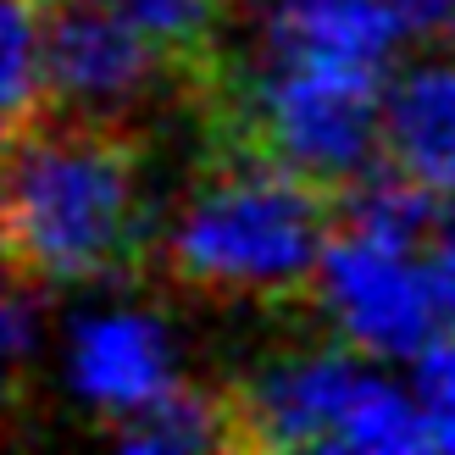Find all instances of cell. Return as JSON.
I'll use <instances>...</instances> for the list:
<instances>
[{"mask_svg":"<svg viewBox=\"0 0 455 455\" xmlns=\"http://www.w3.org/2000/svg\"><path fill=\"white\" fill-rule=\"evenodd\" d=\"M395 6H400V22H405V39L455 51V0H395Z\"/></svg>","mask_w":455,"mask_h":455,"instance_id":"obj_15","label":"cell"},{"mask_svg":"<svg viewBox=\"0 0 455 455\" xmlns=\"http://www.w3.org/2000/svg\"><path fill=\"white\" fill-rule=\"evenodd\" d=\"M367 372L372 355L339 339L261 361L250 378L228 383L239 450H339V427Z\"/></svg>","mask_w":455,"mask_h":455,"instance_id":"obj_6","label":"cell"},{"mask_svg":"<svg viewBox=\"0 0 455 455\" xmlns=\"http://www.w3.org/2000/svg\"><path fill=\"white\" fill-rule=\"evenodd\" d=\"M67 383L95 411V422L111 427L178 383L172 378V339L150 311H133V306L128 311H95L73 328Z\"/></svg>","mask_w":455,"mask_h":455,"instance_id":"obj_7","label":"cell"},{"mask_svg":"<svg viewBox=\"0 0 455 455\" xmlns=\"http://www.w3.org/2000/svg\"><path fill=\"white\" fill-rule=\"evenodd\" d=\"M44 73L51 117H123L133 123L156 84H172L162 51L123 17L117 0H51L44 6Z\"/></svg>","mask_w":455,"mask_h":455,"instance_id":"obj_5","label":"cell"},{"mask_svg":"<svg viewBox=\"0 0 455 455\" xmlns=\"http://www.w3.org/2000/svg\"><path fill=\"white\" fill-rule=\"evenodd\" d=\"M100 434L128 450V455H195V450H239L234 427V400L228 389H200V383L178 378L150 405L128 411L123 422L100 427Z\"/></svg>","mask_w":455,"mask_h":455,"instance_id":"obj_11","label":"cell"},{"mask_svg":"<svg viewBox=\"0 0 455 455\" xmlns=\"http://www.w3.org/2000/svg\"><path fill=\"white\" fill-rule=\"evenodd\" d=\"M411 389L422 395L427 422H434V450H455V323L417 355Z\"/></svg>","mask_w":455,"mask_h":455,"instance_id":"obj_14","label":"cell"},{"mask_svg":"<svg viewBox=\"0 0 455 455\" xmlns=\"http://www.w3.org/2000/svg\"><path fill=\"white\" fill-rule=\"evenodd\" d=\"M333 239V189L261 156L206 150L150 261L178 294L212 306L300 311Z\"/></svg>","mask_w":455,"mask_h":455,"instance_id":"obj_2","label":"cell"},{"mask_svg":"<svg viewBox=\"0 0 455 455\" xmlns=\"http://www.w3.org/2000/svg\"><path fill=\"white\" fill-rule=\"evenodd\" d=\"M145 140L123 117H44L6 140V272L44 289L106 283L150 261L140 200Z\"/></svg>","mask_w":455,"mask_h":455,"instance_id":"obj_1","label":"cell"},{"mask_svg":"<svg viewBox=\"0 0 455 455\" xmlns=\"http://www.w3.org/2000/svg\"><path fill=\"white\" fill-rule=\"evenodd\" d=\"M117 6L162 51L172 89L189 106L228 73V51H222L228 0H117Z\"/></svg>","mask_w":455,"mask_h":455,"instance_id":"obj_12","label":"cell"},{"mask_svg":"<svg viewBox=\"0 0 455 455\" xmlns=\"http://www.w3.org/2000/svg\"><path fill=\"white\" fill-rule=\"evenodd\" d=\"M427 272H434V289H439L444 323H455V200L444 206V222H439L434 244H427Z\"/></svg>","mask_w":455,"mask_h":455,"instance_id":"obj_16","label":"cell"},{"mask_svg":"<svg viewBox=\"0 0 455 455\" xmlns=\"http://www.w3.org/2000/svg\"><path fill=\"white\" fill-rule=\"evenodd\" d=\"M444 206L450 195L427 189L422 178L395 167L389 156H378L367 172H355L345 189H333V234H361V239L427 256V244L444 222Z\"/></svg>","mask_w":455,"mask_h":455,"instance_id":"obj_10","label":"cell"},{"mask_svg":"<svg viewBox=\"0 0 455 455\" xmlns=\"http://www.w3.org/2000/svg\"><path fill=\"white\" fill-rule=\"evenodd\" d=\"M383 156L455 200V51L383 89Z\"/></svg>","mask_w":455,"mask_h":455,"instance_id":"obj_9","label":"cell"},{"mask_svg":"<svg viewBox=\"0 0 455 455\" xmlns=\"http://www.w3.org/2000/svg\"><path fill=\"white\" fill-rule=\"evenodd\" d=\"M339 345L372 361H417L439 339L444 306L427 256L361 234H333L311 278L306 306Z\"/></svg>","mask_w":455,"mask_h":455,"instance_id":"obj_4","label":"cell"},{"mask_svg":"<svg viewBox=\"0 0 455 455\" xmlns=\"http://www.w3.org/2000/svg\"><path fill=\"white\" fill-rule=\"evenodd\" d=\"M44 6L51 0H6V128L0 140H22L51 117V73H44Z\"/></svg>","mask_w":455,"mask_h":455,"instance_id":"obj_13","label":"cell"},{"mask_svg":"<svg viewBox=\"0 0 455 455\" xmlns=\"http://www.w3.org/2000/svg\"><path fill=\"white\" fill-rule=\"evenodd\" d=\"M405 22L395 0H261V44L272 61L389 67Z\"/></svg>","mask_w":455,"mask_h":455,"instance_id":"obj_8","label":"cell"},{"mask_svg":"<svg viewBox=\"0 0 455 455\" xmlns=\"http://www.w3.org/2000/svg\"><path fill=\"white\" fill-rule=\"evenodd\" d=\"M383 67L272 61L267 73H228L195 100L206 150L261 156L323 189H345L383 156Z\"/></svg>","mask_w":455,"mask_h":455,"instance_id":"obj_3","label":"cell"}]
</instances>
